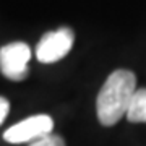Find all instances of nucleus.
<instances>
[{"label":"nucleus","mask_w":146,"mask_h":146,"mask_svg":"<svg viewBox=\"0 0 146 146\" xmlns=\"http://www.w3.org/2000/svg\"><path fill=\"white\" fill-rule=\"evenodd\" d=\"M135 91L136 76L133 72L120 68L110 73L96 101L98 119L101 123L106 127L115 125L123 115H127Z\"/></svg>","instance_id":"f257e3e1"},{"label":"nucleus","mask_w":146,"mask_h":146,"mask_svg":"<svg viewBox=\"0 0 146 146\" xmlns=\"http://www.w3.org/2000/svg\"><path fill=\"white\" fill-rule=\"evenodd\" d=\"M31 49L25 42H10L0 49V72L11 81H21L28 76V62Z\"/></svg>","instance_id":"f03ea898"},{"label":"nucleus","mask_w":146,"mask_h":146,"mask_svg":"<svg viewBox=\"0 0 146 146\" xmlns=\"http://www.w3.org/2000/svg\"><path fill=\"white\" fill-rule=\"evenodd\" d=\"M75 34L70 28H60L49 31L41 37L36 47V57L42 63H54L63 58L72 50Z\"/></svg>","instance_id":"7ed1b4c3"},{"label":"nucleus","mask_w":146,"mask_h":146,"mask_svg":"<svg viewBox=\"0 0 146 146\" xmlns=\"http://www.w3.org/2000/svg\"><path fill=\"white\" fill-rule=\"evenodd\" d=\"M54 128V122L49 115L39 114L33 115L28 119L21 120L20 123L10 127L8 130L3 133V140L13 145L18 143H26V141L39 140L42 136L49 135Z\"/></svg>","instance_id":"20e7f679"},{"label":"nucleus","mask_w":146,"mask_h":146,"mask_svg":"<svg viewBox=\"0 0 146 146\" xmlns=\"http://www.w3.org/2000/svg\"><path fill=\"white\" fill-rule=\"evenodd\" d=\"M127 120L131 123H146V89H136L127 112Z\"/></svg>","instance_id":"39448f33"},{"label":"nucleus","mask_w":146,"mask_h":146,"mask_svg":"<svg viewBox=\"0 0 146 146\" xmlns=\"http://www.w3.org/2000/svg\"><path fill=\"white\" fill-rule=\"evenodd\" d=\"M29 146H65V141H63V138H60V136L57 135H46L42 136V138H39V140H34Z\"/></svg>","instance_id":"423d86ee"},{"label":"nucleus","mask_w":146,"mask_h":146,"mask_svg":"<svg viewBox=\"0 0 146 146\" xmlns=\"http://www.w3.org/2000/svg\"><path fill=\"white\" fill-rule=\"evenodd\" d=\"M8 110H10V104H8V101L5 98H2L0 96V125H2V122L5 120V117L8 115Z\"/></svg>","instance_id":"0eeeda50"}]
</instances>
